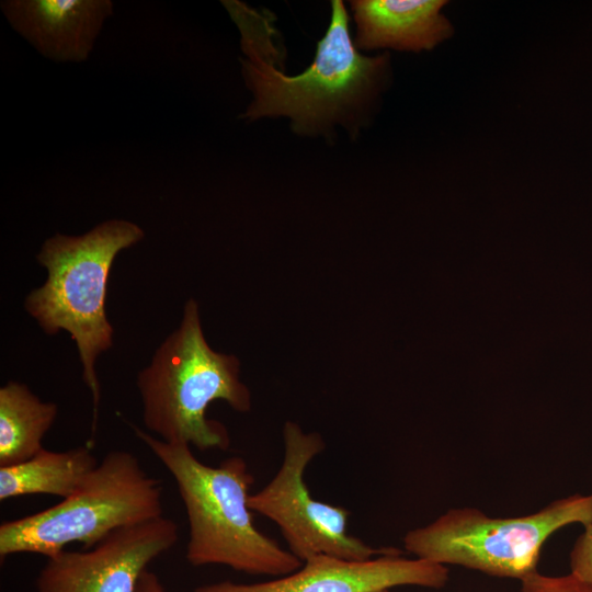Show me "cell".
Returning a JSON list of instances; mask_svg holds the SVG:
<instances>
[{"label":"cell","instance_id":"6da1fadb","mask_svg":"<svg viewBox=\"0 0 592 592\" xmlns=\"http://www.w3.org/2000/svg\"><path fill=\"white\" fill-rule=\"evenodd\" d=\"M133 429L177 483L187 515L185 557L191 565H224L277 578L301 568L300 559L255 527L248 505L254 478L242 457H228L212 467L200 462L186 443Z\"/></svg>","mask_w":592,"mask_h":592},{"label":"cell","instance_id":"7a4b0ae2","mask_svg":"<svg viewBox=\"0 0 592 592\" xmlns=\"http://www.w3.org/2000/svg\"><path fill=\"white\" fill-rule=\"evenodd\" d=\"M241 59L253 102L242 115L250 121L285 115L294 130L312 134L334 123H355L358 113L382 83L387 55L367 57L357 52L342 1L331 2V20L318 42L312 64L296 76L283 75L253 42L241 38Z\"/></svg>","mask_w":592,"mask_h":592},{"label":"cell","instance_id":"3957f363","mask_svg":"<svg viewBox=\"0 0 592 592\" xmlns=\"http://www.w3.org/2000/svg\"><path fill=\"white\" fill-rule=\"evenodd\" d=\"M143 420L167 442H183L200 451L227 449L226 428L206 418L210 402L221 399L247 412L251 394L239 379V361L212 350L200 320L198 305L190 299L178 329L157 349L137 377Z\"/></svg>","mask_w":592,"mask_h":592},{"label":"cell","instance_id":"277c9868","mask_svg":"<svg viewBox=\"0 0 592 592\" xmlns=\"http://www.w3.org/2000/svg\"><path fill=\"white\" fill-rule=\"evenodd\" d=\"M144 236L137 224L123 219L106 220L80 236L54 235L36 257L47 278L24 301L26 311L47 334L66 330L76 342L82 378L93 398V430L100 401L95 360L112 346L113 338L105 315L111 266L119 251Z\"/></svg>","mask_w":592,"mask_h":592},{"label":"cell","instance_id":"5b68a950","mask_svg":"<svg viewBox=\"0 0 592 592\" xmlns=\"http://www.w3.org/2000/svg\"><path fill=\"white\" fill-rule=\"evenodd\" d=\"M163 515L161 480L127 451H112L71 496L37 513L0 525V556L50 558L71 543L94 547L114 531Z\"/></svg>","mask_w":592,"mask_h":592},{"label":"cell","instance_id":"8992f818","mask_svg":"<svg viewBox=\"0 0 592 592\" xmlns=\"http://www.w3.org/2000/svg\"><path fill=\"white\" fill-rule=\"evenodd\" d=\"M592 496L558 499L538 511L493 517L476 508H453L432 523L408 532L405 549L417 558L456 565L499 578L536 572L542 549L557 531L590 520Z\"/></svg>","mask_w":592,"mask_h":592},{"label":"cell","instance_id":"52a82bcc","mask_svg":"<svg viewBox=\"0 0 592 592\" xmlns=\"http://www.w3.org/2000/svg\"><path fill=\"white\" fill-rule=\"evenodd\" d=\"M283 436L281 468L264 488L249 496L248 505L280 527L292 554L304 562L321 554L366 560L401 551L394 547L373 548L350 535V512L311 497L304 474L310 460L325 449L319 434L304 433L298 424L286 422Z\"/></svg>","mask_w":592,"mask_h":592},{"label":"cell","instance_id":"ba28073f","mask_svg":"<svg viewBox=\"0 0 592 592\" xmlns=\"http://www.w3.org/2000/svg\"><path fill=\"white\" fill-rule=\"evenodd\" d=\"M177 540V523L163 515L118 528L91 550L47 558L37 592H136L148 565Z\"/></svg>","mask_w":592,"mask_h":592},{"label":"cell","instance_id":"9c48e42d","mask_svg":"<svg viewBox=\"0 0 592 592\" xmlns=\"http://www.w3.org/2000/svg\"><path fill=\"white\" fill-rule=\"evenodd\" d=\"M402 553L348 560L317 555L297 571L259 583L224 581L195 588L194 592H376L401 585L442 589L449 579L446 566L408 559Z\"/></svg>","mask_w":592,"mask_h":592},{"label":"cell","instance_id":"30bf717a","mask_svg":"<svg viewBox=\"0 0 592 592\" xmlns=\"http://www.w3.org/2000/svg\"><path fill=\"white\" fill-rule=\"evenodd\" d=\"M1 9L11 26L43 56L55 61H83L93 49L110 0H7Z\"/></svg>","mask_w":592,"mask_h":592},{"label":"cell","instance_id":"8fae6325","mask_svg":"<svg viewBox=\"0 0 592 592\" xmlns=\"http://www.w3.org/2000/svg\"><path fill=\"white\" fill-rule=\"evenodd\" d=\"M443 0H356L351 2L361 49H432L453 34L441 13Z\"/></svg>","mask_w":592,"mask_h":592},{"label":"cell","instance_id":"7c38bea8","mask_svg":"<svg viewBox=\"0 0 592 592\" xmlns=\"http://www.w3.org/2000/svg\"><path fill=\"white\" fill-rule=\"evenodd\" d=\"M96 465L88 446L64 452L43 448L23 463L0 467V500L38 493L65 499L78 490Z\"/></svg>","mask_w":592,"mask_h":592},{"label":"cell","instance_id":"4fadbf2b","mask_svg":"<svg viewBox=\"0 0 592 592\" xmlns=\"http://www.w3.org/2000/svg\"><path fill=\"white\" fill-rule=\"evenodd\" d=\"M58 413L26 385L9 382L0 388V467L23 463L41 449L42 440Z\"/></svg>","mask_w":592,"mask_h":592},{"label":"cell","instance_id":"5bb4252c","mask_svg":"<svg viewBox=\"0 0 592 592\" xmlns=\"http://www.w3.org/2000/svg\"><path fill=\"white\" fill-rule=\"evenodd\" d=\"M520 592H592V589L571 573L555 577L536 571L521 581Z\"/></svg>","mask_w":592,"mask_h":592},{"label":"cell","instance_id":"9a60e30c","mask_svg":"<svg viewBox=\"0 0 592 592\" xmlns=\"http://www.w3.org/2000/svg\"><path fill=\"white\" fill-rule=\"evenodd\" d=\"M570 569L572 576L592 589V513L571 549Z\"/></svg>","mask_w":592,"mask_h":592},{"label":"cell","instance_id":"2e32d148","mask_svg":"<svg viewBox=\"0 0 592 592\" xmlns=\"http://www.w3.org/2000/svg\"><path fill=\"white\" fill-rule=\"evenodd\" d=\"M136 592H166L156 573L146 570L137 584Z\"/></svg>","mask_w":592,"mask_h":592},{"label":"cell","instance_id":"e0dca14e","mask_svg":"<svg viewBox=\"0 0 592 592\" xmlns=\"http://www.w3.org/2000/svg\"><path fill=\"white\" fill-rule=\"evenodd\" d=\"M376 592H389V590H379V591H376Z\"/></svg>","mask_w":592,"mask_h":592}]
</instances>
